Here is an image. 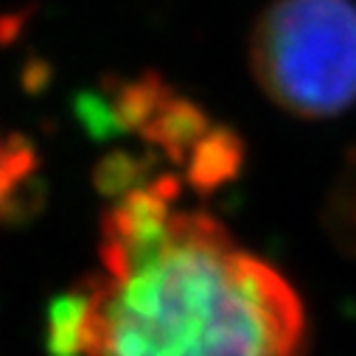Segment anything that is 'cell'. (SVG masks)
Segmentation results:
<instances>
[{"instance_id":"1","label":"cell","mask_w":356,"mask_h":356,"mask_svg":"<svg viewBox=\"0 0 356 356\" xmlns=\"http://www.w3.org/2000/svg\"><path fill=\"white\" fill-rule=\"evenodd\" d=\"M51 356H303L295 286L171 174L121 188L99 264L51 309Z\"/></svg>"},{"instance_id":"2","label":"cell","mask_w":356,"mask_h":356,"mask_svg":"<svg viewBox=\"0 0 356 356\" xmlns=\"http://www.w3.org/2000/svg\"><path fill=\"white\" fill-rule=\"evenodd\" d=\"M250 65L275 107L323 121L356 104L353 0H273L250 34Z\"/></svg>"},{"instance_id":"3","label":"cell","mask_w":356,"mask_h":356,"mask_svg":"<svg viewBox=\"0 0 356 356\" xmlns=\"http://www.w3.org/2000/svg\"><path fill=\"white\" fill-rule=\"evenodd\" d=\"M31 168H34L31 149L23 140H9L0 135V211L6 208V202L15 197L17 188H23Z\"/></svg>"}]
</instances>
